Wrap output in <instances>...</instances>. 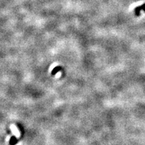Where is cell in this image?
<instances>
[{"label":"cell","mask_w":145,"mask_h":145,"mask_svg":"<svg viewBox=\"0 0 145 145\" xmlns=\"http://www.w3.org/2000/svg\"><path fill=\"white\" fill-rule=\"evenodd\" d=\"M10 128H11V130H12V132H13L14 136L17 138L20 137V132H19V131H18L17 127H16L15 125L12 124V126H10Z\"/></svg>","instance_id":"6da1fadb"}]
</instances>
